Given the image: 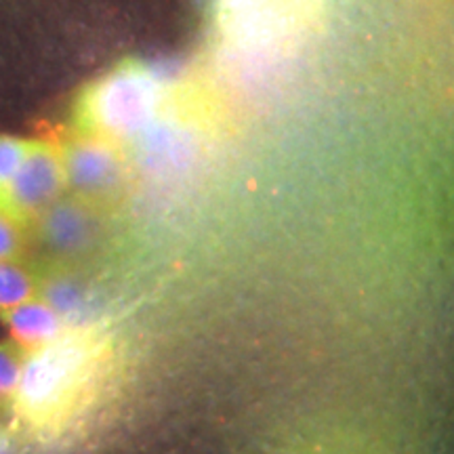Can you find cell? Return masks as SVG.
Returning a JSON list of instances; mask_svg holds the SVG:
<instances>
[{"instance_id": "cell-3", "label": "cell", "mask_w": 454, "mask_h": 454, "mask_svg": "<svg viewBox=\"0 0 454 454\" xmlns=\"http://www.w3.org/2000/svg\"><path fill=\"white\" fill-rule=\"evenodd\" d=\"M64 158L66 190L84 204H99L116 196L122 187L127 160L121 144L99 135L57 133Z\"/></svg>"}, {"instance_id": "cell-5", "label": "cell", "mask_w": 454, "mask_h": 454, "mask_svg": "<svg viewBox=\"0 0 454 454\" xmlns=\"http://www.w3.org/2000/svg\"><path fill=\"white\" fill-rule=\"evenodd\" d=\"M89 204H84L78 198H59L51 204L41 217L34 221L38 227L43 242L47 244L51 251L59 254H74L81 253L90 240L93 231V221H90Z\"/></svg>"}, {"instance_id": "cell-2", "label": "cell", "mask_w": 454, "mask_h": 454, "mask_svg": "<svg viewBox=\"0 0 454 454\" xmlns=\"http://www.w3.org/2000/svg\"><path fill=\"white\" fill-rule=\"evenodd\" d=\"M162 99L164 89L156 72L127 59L81 90L74 106V129L122 145L156 122Z\"/></svg>"}, {"instance_id": "cell-8", "label": "cell", "mask_w": 454, "mask_h": 454, "mask_svg": "<svg viewBox=\"0 0 454 454\" xmlns=\"http://www.w3.org/2000/svg\"><path fill=\"white\" fill-rule=\"evenodd\" d=\"M41 280L17 261H0V311L36 299Z\"/></svg>"}, {"instance_id": "cell-11", "label": "cell", "mask_w": 454, "mask_h": 454, "mask_svg": "<svg viewBox=\"0 0 454 454\" xmlns=\"http://www.w3.org/2000/svg\"><path fill=\"white\" fill-rule=\"evenodd\" d=\"M26 251V225L0 207V261H20Z\"/></svg>"}, {"instance_id": "cell-10", "label": "cell", "mask_w": 454, "mask_h": 454, "mask_svg": "<svg viewBox=\"0 0 454 454\" xmlns=\"http://www.w3.org/2000/svg\"><path fill=\"white\" fill-rule=\"evenodd\" d=\"M27 147H30V139L0 135V200L7 194L11 181L24 162Z\"/></svg>"}, {"instance_id": "cell-12", "label": "cell", "mask_w": 454, "mask_h": 454, "mask_svg": "<svg viewBox=\"0 0 454 454\" xmlns=\"http://www.w3.org/2000/svg\"><path fill=\"white\" fill-rule=\"evenodd\" d=\"M13 448H15L13 427L0 423V454H13Z\"/></svg>"}, {"instance_id": "cell-13", "label": "cell", "mask_w": 454, "mask_h": 454, "mask_svg": "<svg viewBox=\"0 0 454 454\" xmlns=\"http://www.w3.org/2000/svg\"><path fill=\"white\" fill-rule=\"evenodd\" d=\"M3 414H9V411H7V408L0 406V417H3ZM0 423H3V421H0Z\"/></svg>"}, {"instance_id": "cell-6", "label": "cell", "mask_w": 454, "mask_h": 454, "mask_svg": "<svg viewBox=\"0 0 454 454\" xmlns=\"http://www.w3.org/2000/svg\"><path fill=\"white\" fill-rule=\"evenodd\" d=\"M0 320L9 326L17 343L27 349H38L59 339L67 328L64 317L51 308L47 301L30 299L11 309L0 311Z\"/></svg>"}, {"instance_id": "cell-1", "label": "cell", "mask_w": 454, "mask_h": 454, "mask_svg": "<svg viewBox=\"0 0 454 454\" xmlns=\"http://www.w3.org/2000/svg\"><path fill=\"white\" fill-rule=\"evenodd\" d=\"M107 340L98 326L67 328L59 339L32 349L11 400V417L30 434H59L93 391Z\"/></svg>"}, {"instance_id": "cell-9", "label": "cell", "mask_w": 454, "mask_h": 454, "mask_svg": "<svg viewBox=\"0 0 454 454\" xmlns=\"http://www.w3.org/2000/svg\"><path fill=\"white\" fill-rule=\"evenodd\" d=\"M30 349L17 340L0 343V406L7 408L11 414V400H13L17 385H20L21 371Z\"/></svg>"}, {"instance_id": "cell-7", "label": "cell", "mask_w": 454, "mask_h": 454, "mask_svg": "<svg viewBox=\"0 0 454 454\" xmlns=\"http://www.w3.org/2000/svg\"><path fill=\"white\" fill-rule=\"evenodd\" d=\"M38 294L64 317V322L70 328L90 326L89 317L93 308H90V301L84 294L82 286H78L72 280H66V278H53L49 282L41 280Z\"/></svg>"}, {"instance_id": "cell-4", "label": "cell", "mask_w": 454, "mask_h": 454, "mask_svg": "<svg viewBox=\"0 0 454 454\" xmlns=\"http://www.w3.org/2000/svg\"><path fill=\"white\" fill-rule=\"evenodd\" d=\"M64 190L66 173L59 137L57 133H49L44 137L30 139L24 162L11 181L7 194L0 200V207L27 227L51 204L59 200Z\"/></svg>"}]
</instances>
